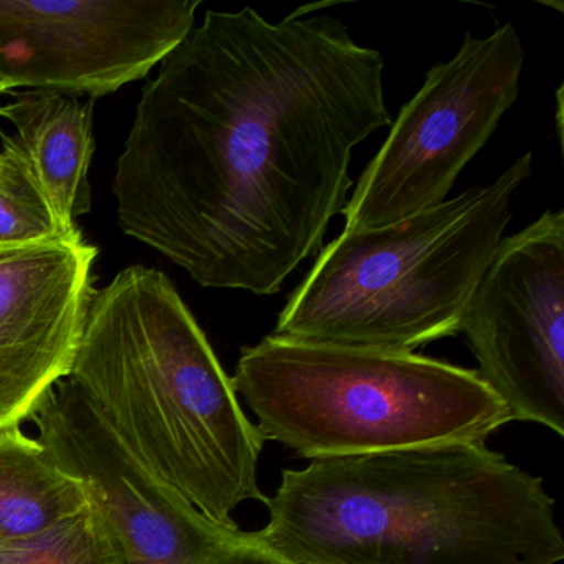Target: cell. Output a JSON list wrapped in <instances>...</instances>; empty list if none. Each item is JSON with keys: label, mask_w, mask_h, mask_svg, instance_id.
I'll return each instance as SVG.
<instances>
[{"label": "cell", "mask_w": 564, "mask_h": 564, "mask_svg": "<svg viewBox=\"0 0 564 564\" xmlns=\"http://www.w3.org/2000/svg\"><path fill=\"white\" fill-rule=\"evenodd\" d=\"M31 421L55 460L84 481L128 564L220 563L239 528L210 520L144 467L72 379L51 389Z\"/></svg>", "instance_id": "9c48e42d"}, {"label": "cell", "mask_w": 564, "mask_h": 564, "mask_svg": "<svg viewBox=\"0 0 564 564\" xmlns=\"http://www.w3.org/2000/svg\"><path fill=\"white\" fill-rule=\"evenodd\" d=\"M77 237H82L80 230L62 223L11 138H4L0 150V246Z\"/></svg>", "instance_id": "5bb4252c"}, {"label": "cell", "mask_w": 564, "mask_h": 564, "mask_svg": "<svg viewBox=\"0 0 564 564\" xmlns=\"http://www.w3.org/2000/svg\"><path fill=\"white\" fill-rule=\"evenodd\" d=\"M199 8V0H0V87L107 97L176 51Z\"/></svg>", "instance_id": "ba28073f"}, {"label": "cell", "mask_w": 564, "mask_h": 564, "mask_svg": "<svg viewBox=\"0 0 564 564\" xmlns=\"http://www.w3.org/2000/svg\"><path fill=\"white\" fill-rule=\"evenodd\" d=\"M524 58L511 22L488 37L465 34L455 57L434 65L399 111L343 210L345 230L391 226L444 203L517 104Z\"/></svg>", "instance_id": "8992f818"}, {"label": "cell", "mask_w": 564, "mask_h": 564, "mask_svg": "<svg viewBox=\"0 0 564 564\" xmlns=\"http://www.w3.org/2000/svg\"><path fill=\"white\" fill-rule=\"evenodd\" d=\"M68 379L121 444L200 513L269 498L263 438L193 313L163 272L130 267L94 290Z\"/></svg>", "instance_id": "3957f363"}, {"label": "cell", "mask_w": 564, "mask_h": 564, "mask_svg": "<svg viewBox=\"0 0 564 564\" xmlns=\"http://www.w3.org/2000/svg\"><path fill=\"white\" fill-rule=\"evenodd\" d=\"M533 171L517 158L494 183L379 229L345 230L279 315L293 341L414 352L460 333L468 300L503 240L511 199Z\"/></svg>", "instance_id": "277c9868"}, {"label": "cell", "mask_w": 564, "mask_h": 564, "mask_svg": "<svg viewBox=\"0 0 564 564\" xmlns=\"http://www.w3.org/2000/svg\"><path fill=\"white\" fill-rule=\"evenodd\" d=\"M0 564H128V560L104 511L91 501L47 533L0 543Z\"/></svg>", "instance_id": "4fadbf2b"}, {"label": "cell", "mask_w": 564, "mask_h": 564, "mask_svg": "<svg viewBox=\"0 0 564 564\" xmlns=\"http://www.w3.org/2000/svg\"><path fill=\"white\" fill-rule=\"evenodd\" d=\"M561 95H563V88H560L557 90V134H560V138H563V134H561V108H563V104H561Z\"/></svg>", "instance_id": "9a60e30c"}, {"label": "cell", "mask_w": 564, "mask_h": 564, "mask_svg": "<svg viewBox=\"0 0 564 564\" xmlns=\"http://www.w3.org/2000/svg\"><path fill=\"white\" fill-rule=\"evenodd\" d=\"M97 256L84 237L0 246V429L31 421L70 375Z\"/></svg>", "instance_id": "30bf717a"}, {"label": "cell", "mask_w": 564, "mask_h": 564, "mask_svg": "<svg viewBox=\"0 0 564 564\" xmlns=\"http://www.w3.org/2000/svg\"><path fill=\"white\" fill-rule=\"evenodd\" d=\"M384 58L332 15L207 11L143 90L113 193L127 236L203 286L279 293L392 123Z\"/></svg>", "instance_id": "6da1fadb"}, {"label": "cell", "mask_w": 564, "mask_h": 564, "mask_svg": "<svg viewBox=\"0 0 564 564\" xmlns=\"http://www.w3.org/2000/svg\"><path fill=\"white\" fill-rule=\"evenodd\" d=\"M263 441L300 457H348L451 442H487L511 422L475 369L415 352L265 336L230 378Z\"/></svg>", "instance_id": "5b68a950"}, {"label": "cell", "mask_w": 564, "mask_h": 564, "mask_svg": "<svg viewBox=\"0 0 564 564\" xmlns=\"http://www.w3.org/2000/svg\"><path fill=\"white\" fill-rule=\"evenodd\" d=\"M91 503L80 478L65 470L21 425L0 429V543L31 540Z\"/></svg>", "instance_id": "7c38bea8"}, {"label": "cell", "mask_w": 564, "mask_h": 564, "mask_svg": "<svg viewBox=\"0 0 564 564\" xmlns=\"http://www.w3.org/2000/svg\"><path fill=\"white\" fill-rule=\"evenodd\" d=\"M94 101L58 91L25 90L0 107L14 127L11 138L55 213L68 229L90 213Z\"/></svg>", "instance_id": "8fae6325"}, {"label": "cell", "mask_w": 564, "mask_h": 564, "mask_svg": "<svg viewBox=\"0 0 564 564\" xmlns=\"http://www.w3.org/2000/svg\"><path fill=\"white\" fill-rule=\"evenodd\" d=\"M460 333L475 371L511 421L564 435V210H546L501 240L481 273Z\"/></svg>", "instance_id": "52a82bcc"}, {"label": "cell", "mask_w": 564, "mask_h": 564, "mask_svg": "<svg viewBox=\"0 0 564 564\" xmlns=\"http://www.w3.org/2000/svg\"><path fill=\"white\" fill-rule=\"evenodd\" d=\"M4 94H6V91L2 90V87H0V95H4Z\"/></svg>", "instance_id": "2e32d148"}, {"label": "cell", "mask_w": 564, "mask_h": 564, "mask_svg": "<svg viewBox=\"0 0 564 564\" xmlns=\"http://www.w3.org/2000/svg\"><path fill=\"white\" fill-rule=\"evenodd\" d=\"M252 531L295 564H557L543 478L484 442L316 458L286 468Z\"/></svg>", "instance_id": "7a4b0ae2"}]
</instances>
